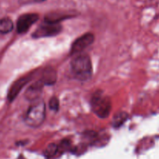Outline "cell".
<instances>
[{"mask_svg":"<svg viewBox=\"0 0 159 159\" xmlns=\"http://www.w3.org/2000/svg\"><path fill=\"white\" fill-rule=\"evenodd\" d=\"M70 69L74 77L80 81L89 80L92 76V64L91 58L88 55L76 56L71 61Z\"/></svg>","mask_w":159,"mask_h":159,"instance_id":"6da1fadb","label":"cell"},{"mask_svg":"<svg viewBox=\"0 0 159 159\" xmlns=\"http://www.w3.org/2000/svg\"><path fill=\"white\" fill-rule=\"evenodd\" d=\"M29 108L24 121L30 127H38L44 123L45 119V104L42 100H38Z\"/></svg>","mask_w":159,"mask_h":159,"instance_id":"7a4b0ae2","label":"cell"},{"mask_svg":"<svg viewBox=\"0 0 159 159\" xmlns=\"http://www.w3.org/2000/svg\"><path fill=\"white\" fill-rule=\"evenodd\" d=\"M91 108L96 116L105 119L110 114L111 108V100L108 96L104 95L102 92L97 91L91 98Z\"/></svg>","mask_w":159,"mask_h":159,"instance_id":"3957f363","label":"cell"},{"mask_svg":"<svg viewBox=\"0 0 159 159\" xmlns=\"http://www.w3.org/2000/svg\"><path fill=\"white\" fill-rule=\"evenodd\" d=\"M62 30V26L59 23H51L44 21L39 25L34 32L32 34L34 38H42L52 37L57 35Z\"/></svg>","mask_w":159,"mask_h":159,"instance_id":"277c9868","label":"cell"},{"mask_svg":"<svg viewBox=\"0 0 159 159\" xmlns=\"http://www.w3.org/2000/svg\"><path fill=\"white\" fill-rule=\"evenodd\" d=\"M94 41V36L93 34L87 33L82 35L81 37H80L74 41L70 48V53L72 55H75L81 52L85 48L93 44Z\"/></svg>","mask_w":159,"mask_h":159,"instance_id":"5b68a950","label":"cell"},{"mask_svg":"<svg viewBox=\"0 0 159 159\" xmlns=\"http://www.w3.org/2000/svg\"><path fill=\"white\" fill-rule=\"evenodd\" d=\"M38 20V15L36 13H27L19 17L16 22V30L19 34L27 32L30 27Z\"/></svg>","mask_w":159,"mask_h":159,"instance_id":"8992f818","label":"cell"},{"mask_svg":"<svg viewBox=\"0 0 159 159\" xmlns=\"http://www.w3.org/2000/svg\"><path fill=\"white\" fill-rule=\"evenodd\" d=\"M44 84L41 80L32 84L27 89L24 97L29 102H36L39 100L40 97L42 96V90L44 88Z\"/></svg>","mask_w":159,"mask_h":159,"instance_id":"52a82bcc","label":"cell"},{"mask_svg":"<svg viewBox=\"0 0 159 159\" xmlns=\"http://www.w3.org/2000/svg\"><path fill=\"white\" fill-rule=\"evenodd\" d=\"M30 76H24V77L20 78V79L17 80L10 87V90L8 91V95H7V98L10 102H13L15 98H16V96L19 94V93L20 92L21 90L23 89L24 86L30 81Z\"/></svg>","mask_w":159,"mask_h":159,"instance_id":"ba28073f","label":"cell"},{"mask_svg":"<svg viewBox=\"0 0 159 159\" xmlns=\"http://www.w3.org/2000/svg\"><path fill=\"white\" fill-rule=\"evenodd\" d=\"M56 79L57 73L56 70L52 68H47L43 71L41 80L45 85H52L56 83Z\"/></svg>","mask_w":159,"mask_h":159,"instance_id":"9c48e42d","label":"cell"},{"mask_svg":"<svg viewBox=\"0 0 159 159\" xmlns=\"http://www.w3.org/2000/svg\"><path fill=\"white\" fill-rule=\"evenodd\" d=\"M13 29V21L8 17L0 19V34H8Z\"/></svg>","mask_w":159,"mask_h":159,"instance_id":"30bf717a","label":"cell"},{"mask_svg":"<svg viewBox=\"0 0 159 159\" xmlns=\"http://www.w3.org/2000/svg\"><path fill=\"white\" fill-rule=\"evenodd\" d=\"M128 114L126 112H119L116 114L113 117L112 119V126L114 127H119L120 126L123 124L128 119Z\"/></svg>","mask_w":159,"mask_h":159,"instance_id":"8fae6325","label":"cell"},{"mask_svg":"<svg viewBox=\"0 0 159 159\" xmlns=\"http://www.w3.org/2000/svg\"><path fill=\"white\" fill-rule=\"evenodd\" d=\"M59 151V147L58 145L55 144V143H50L45 151V157L50 158V157H54L56 154V153Z\"/></svg>","mask_w":159,"mask_h":159,"instance_id":"7c38bea8","label":"cell"},{"mask_svg":"<svg viewBox=\"0 0 159 159\" xmlns=\"http://www.w3.org/2000/svg\"><path fill=\"white\" fill-rule=\"evenodd\" d=\"M49 108L50 109L53 111H57L59 108V99L56 97H52L49 101Z\"/></svg>","mask_w":159,"mask_h":159,"instance_id":"4fadbf2b","label":"cell"},{"mask_svg":"<svg viewBox=\"0 0 159 159\" xmlns=\"http://www.w3.org/2000/svg\"><path fill=\"white\" fill-rule=\"evenodd\" d=\"M45 0H20V3L22 5H27V4L38 3V2H42Z\"/></svg>","mask_w":159,"mask_h":159,"instance_id":"5bb4252c","label":"cell"}]
</instances>
